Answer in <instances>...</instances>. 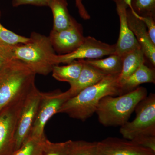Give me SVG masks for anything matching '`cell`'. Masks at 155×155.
<instances>
[{"label": "cell", "instance_id": "cell-1", "mask_svg": "<svg viewBox=\"0 0 155 155\" xmlns=\"http://www.w3.org/2000/svg\"><path fill=\"white\" fill-rule=\"evenodd\" d=\"M119 74L106 75L98 82L84 89L63 104L58 114L85 121L95 113L100 101L107 96L121 95Z\"/></svg>", "mask_w": 155, "mask_h": 155}, {"label": "cell", "instance_id": "cell-2", "mask_svg": "<svg viewBox=\"0 0 155 155\" xmlns=\"http://www.w3.org/2000/svg\"><path fill=\"white\" fill-rule=\"evenodd\" d=\"M147 96V89L138 87L118 97H105L100 101L95 112L99 122L106 127H121L129 121L136 106Z\"/></svg>", "mask_w": 155, "mask_h": 155}, {"label": "cell", "instance_id": "cell-3", "mask_svg": "<svg viewBox=\"0 0 155 155\" xmlns=\"http://www.w3.org/2000/svg\"><path fill=\"white\" fill-rule=\"evenodd\" d=\"M35 75L19 60L9 62L0 72V111L28 94L35 85Z\"/></svg>", "mask_w": 155, "mask_h": 155}, {"label": "cell", "instance_id": "cell-4", "mask_svg": "<svg viewBox=\"0 0 155 155\" xmlns=\"http://www.w3.org/2000/svg\"><path fill=\"white\" fill-rule=\"evenodd\" d=\"M30 41L13 47L14 59L23 62L35 74L47 75L55 65L56 54L48 36L33 32Z\"/></svg>", "mask_w": 155, "mask_h": 155}, {"label": "cell", "instance_id": "cell-5", "mask_svg": "<svg viewBox=\"0 0 155 155\" xmlns=\"http://www.w3.org/2000/svg\"><path fill=\"white\" fill-rule=\"evenodd\" d=\"M135 119L121 126L123 138L132 140L144 135L155 136V94L150 93L136 107Z\"/></svg>", "mask_w": 155, "mask_h": 155}, {"label": "cell", "instance_id": "cell-6", "mask_svg": "<svg viewBox=\"0 0 155 155\" xmlns=\"http://www.w3.org/2000/svg\"><path fill=\"white\" fill-rule=\"evenodd\" d=\"M26 95L0 111V155H12L16 151L17 122Z\"/></svg>", "mask_w": 155, "mask_h": 155}, {"label": "cell", "instance_id": "cell-7", "mask_svg": "<svg viewBox=\"0 0 155 155\" xmlns=\"http://www.w3.org/2000/svg\"><path fill=\"white\" fill-rule=\"evenodd\" d=\"M68 99L65 92L59 90L41 93L37 113L29 137L45 135L46 124L53 116L58 114L63 104Z\"/></svg>", "mask_w": 155, "mask_h": 155}, {"label": "cell", "instance_id": "cell-8", "mask_svg": "<svg viewBox=\"0 0 155 155\" xmlns=\"http://www.w3.org/2000/svg\"><path fill=\"white\" fill-rule=\"evenodd\" d=\"M115 53V44L103 42L91 36L85 37L84 41L76 50L69 54L56 55L54 63L68 64L76 60L97 59Z\"/></svg>", "mask_w": 155, "mask_h": 155}, {"label": "cell", "instance_id": "cell-9", "mask_svg": "<svg viewBox=\"0 0 155 155\" xmlns=\"http://www.w3.org/2000/svg\"><path fill=\"white\" fill-rule=\"evenodd\" d=\"M41 93L35 85L25 97L17 122L15 136L16 150L30 136L37 113Z\"/></svg>", "mask_w": 155, "mask_h": 155}, {"label": "cell", "instance_id": "cell-10", "mask_svg": "<svg viewBox=\"0 0 155 155\" xmlns=\"http://www.w3.org/2000/svg\"><path fill=\"white\" fill-rule=\"evenodd\" d=\"M55 52L59 55L69 54L76 50L84 41L83 28L73 19L71 25L63 30H52L48 36Z\"/></svg>", "mask_w": 155, "mask_h": 155}, {"label": "cell", "instance_id": "cell-11", "mask_svg": "<svg viewBox=\"0 0 155 155\" xmlns=\"http://www.w3.org/2000/svg\"><path fill=\"white\" fill-rule=\"evenodd\" d=\"M97 148L98 155H155V152L132 140L117 137H107L97 142Z\"/></svg>", "mask_w": 155, "mask_h": 155}, {"label": "cell", "instance_id": "cell-12", "mask_svg": "<svg viewBox=\"0 0 155 155\" xmlns=\"http://www.w3.org/2000/svg\"><path fill=\"white\" fill-rule=\"evenodd\" d=\"M116 5L120 22V30L119 38L115 44V54L122 57L129 52L141 48L128 26L127 19L128 5L124 1L116 3Z\"/></svg>", "mask_w": 155, "mask_h": 155}, {"label": "cell", "instance_id": "cell-13", "mask_svg": "<svg viewBox=\"0 0 155 155\" xmlns=\"http://www.w3.org/2000/svg\"><path fill=\"white\" fill-rule=\"evenodd\" d=\"M127 19L128 26L140 45L145 57L155 66V45L150 38L146 26L132 9H127Z\"/></svg>", "mask_w": 155, "mask_h": 155}, {"label": "cell", "instance_id": "cell-14", "mask_svg": "<svg viewBox=\"0 0 155 155\" xmlns=\"http://www.w3.org/2000/svg\"><path fill=\"white\" fill-rule=\"evenodd\" d=\"M79 77L74 83L69 84L70 88L64 92L68 98L77 95L81 91L95 84L103 79L106 74L84 63Z\"/></svg>", "mask_w": 155, "mask_h": 155}, {"label": "cell", "instance_id": "cell-15", "mask_svg": "<svg viewBox=\"0 0 155 155\" xmlns=\"http://www.w3.org/2000/svg\"><path fill=\"white\" fill-rule=\"evenodd\" d=\"M155 82L154 69L142 64L121 84V93L132 91L143 84Z\"/></svg>", "mask_w": 155, "mask_h": 155}, {"label": "cell", "instance_id": "cell-16", "mask_svg": "<svg viewBox=\"0 0 155 155\" xmlns=\"http://www.w3.org/2000/svg\"><path fill=\"white\" fill-rule=\"evenodd\" d=\"M48 7L52 12V30L59 31L68 28L71 25L74 19L69 14L67 0H48Z\"/></svg>", "mask_w": 155, "mask_h": 155}, {"label": "cell", "instance_id": "cell-17", "mask_svg": "<svg viewBox=\"0 0 155 155\" xmlns=\"http://www.w3.org/2000/svg\"><path fill=\"white\" fill-rule=\"evenodd\" d=\"M84 63L99 70L106 75H116L122 69V57L114 54L104 59L83 60Z\"/></svg>", "mask_w": 155, "mask_h": 155}, {"label": "cell", "instance_id": "cell-18", "mask_svg": "<svg viewBox=\"0 0 155 155\" xmlns=\"http://www.w3.org/2000/svg\"><path fill=\"white\" fill-rule=\"evenodd\" d=\"M66 66L56 65L53 67L52 76L56 80L66 82L69 84L74 83L79 77L83 67L82 60H76Z\"/></svg>", "mask_w": 155, "mask_h": 155}, {"label": "cell", "instance_id": "cell-19", "mask_svg": "<svg viewBox=\"0 0 155 155\" xmlns=\"http://www.w3.org/2000/svg\"><path fill=\"white\" fill-rule=\"evenodd\" d=\"M145 58L141 48L134 50L122 56V69L119 75L120 85L141 64H144Z\"/></svg>", "mask_w": 155, "mask_h": 155}, {"label": "cell", "instance_id": "cell-20", "mask_svg": "<svg viewBox=\"0 0 155 155\" xmlns=\"http://www.w3.org/2000/svg\"><path fill=\"white\" fill-rule=\"evenodd\" d=\"M47 139L45 135L30 136L12 155H40L44 145Z\"/></svg>", "mask_w": 155, "mask_h": 155}, {"label": "cell", "instance_id": "cell-21", "mask_svg": "<svg viewBox=\"0 0 155 155\" xmlns=\"http://www.w3.org/2000/svg\"><path fill=\"white\" fill-rule=\"evenodd\" d=\"M97 142L72 140L67 155H98Z\"/></svg>", "mask_w": 155, "mask_h": 155}, {"label": "cell", "instance_id": "cell-22", "mask_svg": "<svg viewBox=\"0 0 155 155\" xmlns=\"http://www.w3.org/2000/svg\"><path fill=\"white\" fill-rule=\"evenodd\" d=\"M128 8L140 17H155V0H131Z\"/></svg>", "mask_w": 155, "mask_h": 155}, {"label": "cell", "instance_id": "cell-23", "mask_svg": "<svg viewBox=\"0 0 155 155\" xmlns=\"http://www.w3.org/2000/svg\"><path fill=\"white\" fill-rule=\"evenodd\" d=\"M1 17V12H0ZM29 38L21 36L8 30L0 23V42L10 46L25 44L30 41Z\"/></svg>", "mask_w": 155, "mask_h": 155}, {"label": "cell", "instance_id": "cell-24", "mask_svg": "<svg viewBox=\"0 0 155 155\" xmlns=\"http://www.w3.org/2000/svg\"><path fill=\"white\" fill-rule=\"evenodd\" d=\"M72 140L61 143H52L47 139L40 155H67Z\"/></svg>", "mask_w": 155, "mask_h": 155}, {"label": "cell", "instance_id": "cell-25", "mask_svg": "<svg viewBox=\"0 0 155 155\" xmlns=\"http://www.w3.org/2000/svg\"><path fill=\"white\" fill-rule=\"evenodd\" d=\"M13 47L0 42V72L9 62L14 59Z\"/></svg>", "mask_w": 155, "mask_h": 155}, {"label": "cell", "instance_id": "cell-26", "mask_svg": "<svg viewBox=\"0 0 155 155\" xmlns=\"http://www.w3.org/2000/svg\"><path fill=\"white\" fill-rule=\"evenodd\" d=\"M131 140L137 144L155 152V136H141Z\"/></svg>", "mask_w": 155, "mask_h": 155}, {"label": "cell", "instance_id": "cell-27", "mask_svg": "<svg viewBox=\"0 0 155 155\" xmlns=\"http://www.w3.org/2000/svg\"><path fill=\"white\" fill-rule=\"evenodd\" d=\"M136 14L143 22H144L145 25L146 26L150 38L153 43L155 45V17L150 16L140 17Z\"/></svg>", "mask_w": 155, "mask_h": 155}, {"label": "cell", "instance_id": "cell-28", "mask_svg": "<svg viewBox=\"0 0 155 155\" xmlns=\"http://www.w3.org/2000/svg\"><path fill=\"white\" fill-rule=\"evenodd\" d=\"M48 0H13L12 5L14 7L25 5L44 7L48 6Z\"/></svg>", "mask_w": 155, "mask_h": 155}, {"label": "cell", "instance_id": "cell-29", "mask_svg": "<svg viewBox=\"0 0 155 155\" xmlns=\"http://www.w3.org/2000/svg\"><path fill=\"white\" fill-rule=\"evenodd\" d=\"M112 1L114 2L115 3L122 2V1H124V2H125L128 5V7L130 5V3H131V0H112Z\"/></svg>", "mask_w": 155, "mask_h": 155}]
</instances>
